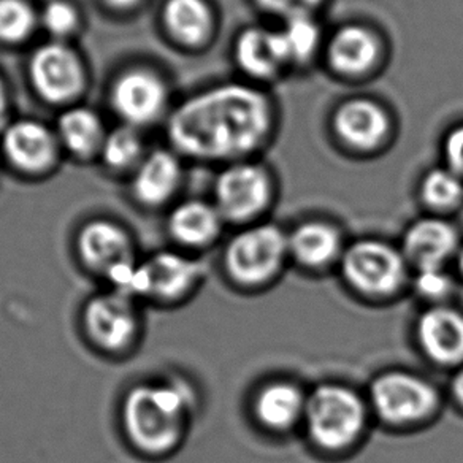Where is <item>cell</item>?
<instances>
[{"label":"cell","mask_w":463,"mask_h":463,"mask_svg":"<svg viewBox=\"0 0 463 463\" xmlns=\"http://www.w3.org/2000/svg\"><path fill=\"white\" fill-rule=\"evenodd\" d=\"M271 126V109L259 90L225 84L189 99L175 111L168 136L199 159H227L258 148Z\"/></svg>","instance_id":"1"},{"label":"cell","mask_w":463,"mask_h":463,"mask_svg":"<svg viewBox=\"0 0 463 463\" xmlns=\"http://www.w3.org/2000/svg\"><path fill=\"white\" fill-rule=\"evenodd\" d=\"M187 395L176 386H138L124 402L123 420L130 441L148 454L172 449L180 439Z\"/></svg>","instance_id":"2"},{"label":"cell","mask_w":463,"mask_h":463,"mask_svg":"<svg viewBox=\"0 0 463 463\" xmlns=\"http://www.w3.org/2000/svg\"><path fill=\"white\" fill-rule=\"evenodd\" d=\"M309 431L317 443L338 449L351 443L364 427V408L345 387L324 386L309 399Z\"/></svg>","instance_id":"3"},{"label":"cell","mask_w":463,"mask_h":463,"mask_svg":"<svg viewBox=\"0 0 463 463\" xmlns=\"http://www.w3.org/2000/svg\"><path fill=\"white\" fill-rule=\"evenodd\" d=\"M284 251L286 240L277 227H256L232 241L227 267L241 283H260L279 267Z\"/></svg>","instance_id":"4"},{"label":"cell","mask_w":463,"mask_h":463,"mask_svg":"<svg viewBox=\"0 0 463 463\" xmlns=\"http://www.w3.org/2000/svg\"><path fill=\"white\" fill-rule=\"evenodd\" d=\"M29 73L33 88L48 102H67L83 88L80 59L61 43H50L33 52Z\"/></svg>","instance_id":"5"},{"label":"cell","mask_w":463,"mask_h":463,"mask_svg":"<svg viewBox=\"0 0 463 463\" xmlns=\"http://www.w3.org/2000/svg\"><path fill=\"white\" fill-rule=\"evenodd\" d=\"M373 403L381 416L395 424L418 419L437 405V395L427 383L405 373H391L374 383Z\"/></svg>","instance_id":"6"},{"label":"cell","mask_w":463,"mask_h":463,"mask_svg":"<svg viewBox=\"0 0 463 463\" xmlns=\"http://www.w3.org/2000/svg\"><path fill=\"white\" fill-rule=\"evenodd\" d=\"M345 275L357 289L370 294H387L399 286L403 278V262L389 246L365 241L347 252Z\"/></svg>","instance_id":"7"},{"label":"cell","mask_w":463,"mask_h":463,"mask_svg":"<svg viewBox=\"0 0 463 463\" xmlns=\"http://www.w3.org/2000/svg\"><path fill=\"white\" fill-rule=\"evenodd\" d=\"M84 326L97 346L121 351L136 334V311L130 297L116 290L94 297L84 311Z\"/></svg>","instance_id":"8"},{"label":"cell","mask_w":463,"mask_h":463,"mask_svg":"<svg viewBox=\"0 0 463 463\" xmlns=\"http://www.w3.org/2000/svg\"><path fill=\"white\" fill-rule=\"evenodd\" d=\"M270 199L267 175L254 165H235L219 176L216 200L219 213L231 219L251 218Z\"/></svg>","instance_id":"9"},{"label":"cell","mask_w":463,"mask_h":463,"mask_svg":"<svg viewBox=\"0 0 463 463\" xmlns=\"http://www.w3.org/2000/svg\"><path fill=\"white\" fill-rule=\"evenodd\" d=\"M167 90L153 71H130L113 86L111 102L116 111L130 124L153 121L161 113Z\"/></svg>","instance_id":"10"},{"label":"cell","mask_w":463,"mask_h":463,"mask_svg":"<svg viewBox=\"0 0 463 463\" xmlns=\"http://www.w3.org/2000/svg\"><path fill=\"white\" fill-rule=\"evenodd\" d=\"M4 151L14 167L37 174L52 165L56 145L45 126L35 121H20L5 130Z\"/></svg>","instance_id":"11"},{"label":"cell","mask_w":463,"mask_h":463,"mask_svg":"<svg viewBox=\"0 0 463 463\" xmlns=\"http://www.w3.org/2000/svg\"><path fill=\"white\" fill-rule=\"evenodd\" d=\"M78 250L84 264L107 275L118 265L132 260L128 235L109 221H94L84 225L78 239Z\"/></svg>","instance_id":"12"},{"label":"cell","mask_w":463,"mask_h":463,"mask_svg":"<svg viewBox=\"0 0 463 463\" xmlns=\"http://www.w3.org/2000/svg\"><path fill=\"white\" fill-rule=\"evenodd\" d=\"M335 129L345 142L355 148H374L387 136L389 118L376 103L353 100L341 105L336 111Z\"/></svg>","instance_id":"13"},{"label":"cell","mask_w":463,"mask_h":463,"mask_svg":"<svg viewBox=\"0 0 463 463\" xmlns=\"http://www.w3.org/2000/svg\"><path fill=\"white\" fill-rule=\"evenodd\" d=\"M419 336L431 359L441 364L463 359V317L456 311H429L419 324Z\"/></svg>","instance_id":"14"},{"label":"cell","mask_w":463,"mask_h":463,"mask_svg":"<svg viewBox=\"0 0 463 463\" xmlns=\"http://www.w3.org/2000/svg\"><path fill=\"white\" fill-rule=\"evenodd\" d=\"M143 265L148 283V296L164 300H174L183 296L200 275L199 265L174 252L157 254L148 264Z\"/></svg>","instance_id":"15"},{"label":"cell","mask_w":463,"mask_h":463,"mask_svg":"<svg viewBox=\"0 0 463 463\" xmlns=\"http://www.w3.org/2000/svg\"><path fill=\"white\" fill-rule=\"evenodd\" d=\"M457 245V235L449 224L425 219L412 225L405 240L406 254L422 269H438Z\"/></svg>","instance_id":"16"},{"label":"cell","mask_w":463,"mask_h":463,"mask_svg":"<svg viewBox=\"0 0 463 463\" xmlns=\"http://www.w3.org/2000/svg\"><path fill=\"white\" fill-rule=\"evenodd\" d=\"M237 61L252 77H271L288 62L279 33L267 29H248L241 33L235 48Z\"/></svg>","instance_id":"17"},{"label":"cell","mask_w":463,"mask_h":463,"mask_svg":"<svg viewBox=\"0 0 463 463\" xmlns=\"http://www.w3.org/2000/svg\"><path fill=\"white\" fill-rule=\"evenodd\" d=\"M180 175V164L174 156L156 151L137 170L134 194L145 205H161L175 193Z\"/></svg>","instance_id":"18"},{"label":"cell","mask_w":463,"mask_h":463,"mask_svg":"<svg viewBox=\"0 0 463 463\" xmlns=\"http://www.w3.org/2000/svg\"><path fill=\"white\" fill-rule=\"evenodd\" d=\"M378 58V42L368 29L343 27L328 45V59L336 71L357 75L368 71Z\"/></svg>","instance_id":"19"},{"label":"cell","mask_w":463,"mask_h":463,"mask_svg":"<svg viewBox=\"0 0 463 463\" xmlns=\"http://www.w3.org/2000/svg\"><path fill=\"white\" fill-rule=\"evenodd\" d=\"M164 23L181 43L200 45L212 31V12L203 0H168Z\"/></svg>","instance_id":"20"},{"label":"cell","mask_w":463,"mask_h":463,"mask_svg":"<svg viewBox=\"0 0 463 463\" xmlns=\"http://www.w3.org/2000/svg\"><path fill=\"white\" fill-rule=\"evenodd\" d=\"M219 229V213L202 202L178 206L170 218V231L184 245H205Z\"/></svg>","instance_id":"21"},{"label":"cell","mask_w":463,"mask_h":463,"mask_svg":"<svg viewBox=\"0 0 463 463\" xmlns=\"http://www.w3.org/2000/svg\"><path fill=\"white\" fill-rule=\"evenodd\" d=\"M59 136L73 155L90 156L102 143V124L88 109H71L59 119Z\"/></svg>","instance_id":"22"},{"label":"cell","mask_w":463,"mask_h":463,"mask_svg":"<svg viewBox=\"0 0 463 463\" xmlns=\"http://www.w3.org/2000/svg\"><path fill=\"white\" fill-rule=\"evenodd\" d=\"M290 250L303 264H326L336 254L338 235L330 225L309 222L294 232Z\"/></svg>","instance_id":"23"},{"label":"cell","mask_w":463,"mask_h":463,"mask_svg":"<svg viewBox=\"0 0 463 463\" xmlns=\"http://www.w3.org/2000/svg\"><path fill=\"white\" fill-rule=\"evenodd\" d=\"M302 411V395L289 384L267 387L259 395L258 416L269 427L283 429L292 424Z\"/></svg>","instance_id":"24"},{"label":"cell","mask_w":463,"mask_h":463,"mask_svg":"<svg viewBox=\"0 0 463 463\" xmlns=\"http://www.w3.org/2000/svg\"><path fill=\"white\" fill-rule=\"evenodd\" d=\"M288 62H300L315 52L319 43V29L309 16H296L288 20V24L279 33Z\"/></svg>","instance_id":"25"},{"label":"cell","mask_w":463,"mask_h":463,"mask_svg":"<svg viewBox=\"0 0 463 463\" xmlns=\"http://www.w3.org/2000/svg\"><path fill=\"white\" fill-rule=\"evenodd\" d=\"M103 161L111 168H126L140 157L142 142L132 128H121L109 134L102 145Z\"/></svg>","instance_id":"26"},{"label":"cell","mask_w":463,"mask_h":463,"mask_svg":"<svg viewBox=\"0 0 463 463\" xmlns=\"http://www.w3.org/2000/svg\"><path fill=\"white\" fill-rule=\"evenodd\" d=\"M463 193L462 180L452 170L438 168L425 176L422 195L425 202L433 206L446 208L456 205Z\"/></svg>","instance_id":"27"},{"label":"cell","mask_w":463,"mask_h":463,"mask_svg":"<svg viewBox=\"0 0 463 463\" xmlns=\"http://www.w3.org/2000/svg\"><path fill=\"white\" fill-rule=\"evenodd\" d=\"M33 14L23 0H0V40L21 42L33 33Z\"/></svg>","instance_id":"28"},{"label":"cell","mask_w":463,"mask_h":463,"mask_svg":"<svg viewBox=\"0 0 463 463\" xmlns=\"http://www.w3.org/2000/svg\"><path fill=\"white\" fill-rule=\"evenodd\" d=\"M42 20H43L46 29L52 35L62 37V35H67L75 29L78 23V14L71 4L62 2V0H52L46 5Z\"/></svg>","instance_id":"29"},{"label":"cell","mask_w":463,"mask_h":463,"mask_svg":"<svg viewBox=\"0 0 463 463\" xmlns=\"http://www.w3.org/2000/svg\"><path fill=\"white\" fill-rule=\"evenodd\" d=\"M258 2L273 14H283L290 20L296 16H308L309 12L317 7L322 0H258Z\"/></svg>","instance_id":"30"},{"label":"cell","mask_w":463,"mask_h":463,"mask_svg":"<svg viewBox=\"0 0 463 463\" xmlns=\"http://www.w3.org/2000/svg\"><path fill=\"white\" fill-rule=\"evenodd\" d=\"M419 292L427 297L443 296L449 289V279L439 269H422L416 281Z\"/></svg>","instance_id":"31"},{"label":"cell","mask_w":463,"mask_h":463,"mask_svg":"<svg viewBox=\"0 0 463 463\" xmlns=\"http://www.w3.org/2000/svg\"><path fill=\"white\" fill-rule=\"evenodd\" d=\"M444 153L450 170L463 176V126L450 132L444 145Z\"/></svg>","instance_id":"32"},{"label":"cell","mask_w":463,"mask_h":463,"mask_svg":"<svg viewBox=\"0 0 463 463\" xmlns=\"http://www.w3.org/2000/svg\"><path fill=\"white\" fill-rule=\"evenodd\" d=\"M5 116H7V94H5L4 84L0 81V129L4 128Z\"/></svg>","instance_id":"33"},{"label":"cell","mask_w":463,"mask_h":463,"mask_svg":"<svg viewBox=\"0 0 463 463\" xmlns=\"http://www.w3.org/2000/svg\"><path fill=\"white\" fill-rule=\"evenodd\" d=\"M105 2H109L111 7L129 8L134 7L138 0H105Z\"/></svg>","instance_id":"34"},{"label":"cell","mask_w":463,"mask_h":463,"mask_svg":"<svg viewBox=\"0 0 463 463\" xmlns=\"http://www.w3.org/2000/svg\"><path fill=\"white\" fill-rule=\"evenodd\" d=\"M454 391H456L457 397L460 399V402H463V370L457 374L456 381H454Z\"/></svg>","instance_id":"35"},{"label":"cell","mask_w":463,"mask_h":463,"mask_svg":"<svg viewBox=\"0 0 463 463\" xmlns=\"http://www.w3.org/2000/svg\"><path fill=\"white\" fill-rule=\"evenodd\" d=\"M460 269L463 270V251L462 254H460Z\"/></svg>","instance_id":"36"}]
</instances>
